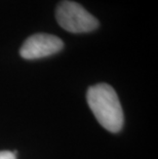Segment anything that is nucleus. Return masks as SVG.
Instances as JSON below:
<instances>
[{"label": "nucleus", "instance_id": "nucleus-1", "mask_svg": "<svg viewBox=\"0 0 158 159\" xmlns=\"http://www.w3.org/2000/svg\"><path fill=\"white\" fill-rule=\"evenodd\" d=\"M86 100L100 124L111 133H118L123 125V112L115 89L99 83L87 89Z\"/></svg>", "mask_w": 158, "mask_h": 159}, {"label": "nucleus", "instance_id": "nucleus-2", "mask_svg": "<svg viewBox=\"0 0 158 159\" xmlns=\"http://www.w3.org/2000/svg\"><path fill=\"white\" fill-rule=\"evenodd\" d=\"M59 25L71 33H87L96 30L99 22L82 5L71 0H63L56 11Z\"/></svg>", "mask_w": 158, "mask_h": 159}, {"label": "nucleus", "instance_id": "nucleus-3", "mask_svg": "<svg viewBox=\"0 0 158 159\" xmlns=\"http://www.w3.org/2000/svg\"><path fill=\"white\" fill-rule=\"evenodd\" d=\"M63 47L64 42L61 38L52 34L38 33L26 39L20 49V55L25 60H37L58 53Z\"/></svg>", "mask_w": 158, "mask_h": 159}, {"label": "nucleus", "instance_id": "nucleus-4", "mask_svg": "<svg viewBox=\"0 0 158 159\" xmlns=\"http://www.w3.org/2000/svg\"><path fill=\"white\" fill-rule=\"evenodd\" d=\"M0 159H16V155L11 151H0Z\"/></svg>", "mask_w": 158, "mask_h": 159}]
</instances>
